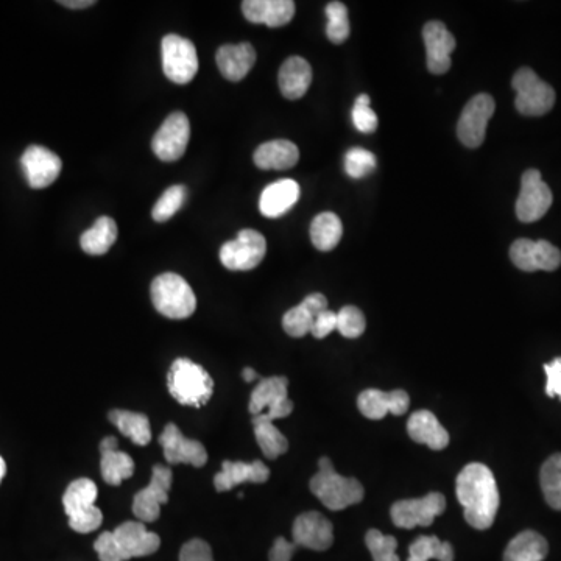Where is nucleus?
<instances>
[{"instance_id":"1","label":"nucleus","mask_w":561,"mask_h":561,"mask_svg":"<svg viewBox=\"0 0 561 561\" xmlns=\"http://www.w3.org/2000/svg\"><path fill=\"white\" fill-rule=\"evenodd\" d=\"M456 493L466 523L477 530H487L493 526L501 498L494 474L487 465H466L457 476Z\"/></svg>"},{"instance_id":"2","label":"nucleus","mask_w":561,"mask_h":561,"mask_svg":"<svg viewBox=\"0 0 561 561\" xmlns=\"http://www.w3.org/2000/svg\"><path fill=\"white\" fill-rule=\"evenodd\" d=\"M312 494L332 512L364 501L365 490L354 477H343L336 473L331 460L322 457L318 462V473L309 482Z\"/></svg>"},{"instance_id":"3","label":"nucleus","mask_w":561,"mask_h":561,"mask_svg":"<svg viewBox=\"0 0 561 561\" xmlns=\"http://www.w3.org/2000/svg\"><path fill=\"white\" fill-rule=\"evenodd\" d=\"M167 387L172 398L183 406L202 407L211 399L214 381L202 365L180 357L170 367Z\"/></svg>"},{"instance_id":"4","label":"nucleus","mask_w":561,"mask_h":561,"mask_svg":"<svg viewBox=\"0 0 561 561\" xmlns=\"http://www.w3.org/2000/svg\"><path fill=\"white\" fill-rule=\"evenodd\" d=\"M152 301L156 311L172 320L189 318L197 307L194 290L177 273H163L153 279Z\"/></svg>"},{"instance_id":"5","label":"nucleus","mask_w":561,"mask_h":561,"mask_svg":"<svg viewBox=\"0 0 561 561\" xmlns=\"http://www.w3.org/2000/svg\"><path fill=\"white\" fill-rule=\"evenodd\" d=\"M289 381L284 376H272L261 379L251 393L250 410L253 418L264 421L281 420L293 412V403L289 399Z\"/></svg>"},{"instance_id":"6","label":"nucleus","mask_w":561,"mask_h":561,"mask_svg":"<svg viewBox=\"0 0 561 561\" xmlns=\"http://www.w3.org/2000/svg\"><path fill=\"white\" fill-rule=\"evenodd\" d=\"M516 110L523 116H544L554 108L555 91L530 68H521L512 80Z\"/></svg>"},{"instance_id":"7","label":"nucleus","mask_w":561,"mask_h":561,"mask_svg":"<svg viewBox=\"0 0 561 561\" xmlns=\"http://www.w3.org/2000/svg\"><path fill=\"white\" fill-rule=\"evenodd\" d=\"M163 69L170 82L187 85L198 72L197 49L189 39L180 35L164 36L161 43Z\"/></svg>"},{"instance_id":"8","label":"nucleus","mask_w":561,"mask_h":561,"mask_svg":"<svg viewBox=\"0 0 561 561\" xmlns=\"http://www.w3.org/2000/svg\"><path fill=\"white\" fill-rule=\"evenodd\" d=\"M267 242L259 231L242 230L239 236L220 248V262L233 272H248L264 261Z\"/></svg>"},{"instance_id":"9","label":"nucleus","mask_w":561,"mask_h":561,"mask_svg":"<svg viewBox=\"0 0 561 561\" xmlns=\"http://www.w3.org/2000/svg\"><path fill=\"white\" fill-rule=\"evenodd\" d=\"M554 202L551 187L541 177L540 170L529 169L521 178V191L516 200V216L521 222L532 223L543 219Z\"/></svg>"},{"instance_id":"10","label":"nucleus","mask_w":561,"mask_h":561,"mask_svg":"<svg viewBox=\"0 0 561 561\" xmlns=\"http://www.w3.org/2000/svg\"><path fill=\"white\" fill-rule=\"evenodd\" d=\"M446 510V499L442 493H429L420 499H403L390 509L393 524L399 529L429 527L437 516Z\"/></svg>"},{"instance_id":"11","label":"nucleus","mask_w":561,"mask_h":561,"mask_svg":"<svg viewBox=\"0 0 561 561\" xmlns=\"http://www.w3.org/2000/svg\"><path fill=\"white\" fill-rule=\"evenodd\" d=\"M494 110H496V103L490 94H477L466 103L457 124V136L465 147L477 149L482 145Z\"/></svg>"},{"instance_id":"12","label":"nucleus","mask_w":561,"mask_h":561,"mask_svg":"<svg viewBox=\"0 0 561 561\" xmlns=\"http://www.w3.org/2000/svg\"><path fill=\"white\" fill-rule=\"evenodd\" d=\"M510 259L523 272H555L561 265V251L547 240L518 239L510 247Z\"/></svg>"},{"instance_id":"13","label":"nucleus","mask_w":561,"mask_h":561,"mask_svg":"<svg viewBox=\"0 0 561 561\" xmlns=\"http://www.w3.org/2000/svg\"><path fill=\"white\" fill-rule=\"evenodd\" d=\"M172 480V470L167 466L156 465L153 468L150 484L138 491L133 499V513L136 518L141 519V523H153L159 518L161 505L169 501Z\"/></svg>"},{"instance_id":"14","label":"nucleus","mask_w":561,"mask_h":561,"mask_svg":"<svg viewBox=\"0 0 561 561\" xmlns=\"http://www.w3.org/2000/svg\"><path fill=\"white\" fill-rule=\"evenodd\" d=\"M191 138V124L186 114L177 111L170 114L164 124L156 131L152 149L161 161L172 163L178 161L186 152Z\"/></svg>"},{"instance_id":"15","label":"nucleus","mask_w":561,"mask_h":561,"mask_svg":"<svg viewBox=\"0 0 561 561\" xmlns=\"http://www.w3.org/2000/svg\"><path fill=\"white\" fill-rule=\"evenodd\" d=\"M114 546L120 561L155 554L161 546L158 535L145 529L144 523L127 521L113 532Z\"/></svg>"},{"instance_id":"16","label":"nucleus","mask_w":561,"mask_h":561,"mask_svg":"<svg viewBox=\"0 0 561 561\" xmlns=\"http://www.w3.org/2000/svg\"><path fill=\"white\" fill-rule=\"evenodd\" d=\"M159 445L163 446L164 457L170 465H186L202 468L208 462L205 446L197 440L184 437L177 424L169 423L159 437Z\"/></svg>"},{"instance_id":"17","label":"nucleus","mask_w":561,"mask_h":561,"mask_svg":"<svg viewBox=\"0 0 561 561\" xmlns=\"http://www.w3.org/2000/svg\"><path fill=\"white\" fill-rule=\"evenodd\" d=\"M293 543L311 551H328L334 543V527L322 513L306 512L293 523Z\"/></svg>"},{"instance_id":"18","label":"nucleus","mask_w":561,"mask_h":561,"mask_svg":"<svg viewBox=\"0 0 561 561\" xmlns=\"http://www.w3.org/2000/svg\"><path fill=\"white\" fill-rule=\"evenodd\" d=\"M426 44L427 69L435 75H443L451 69V53L456 49V38L440 21L427 22L423 29Z\"/></svg>"},{"instance_id":"19","label":"nucleus","mask_w":561,"mask_h":561,"mask_svg":"<svg viewBox=\"0 0 561 561\" xmlns=\"http://www.w3.org/2000/svg\"><path fill=\"white\" fill-rule=\"evenodd\" d=\"M21 164L25 178L33 189H44V187L50 186L60 177L61 167H63L60 156L41 145H30L22 155Z\"/></svg>"},{"instance_id":"20","label":"nucleus","mask_w":561,"mask_h":561,"mask_svg":"<svg viewBox=\"0 0 561 561\" xmlns=\"http://www.w3.org/2000/svg\"><path fill=\"white\" fill-rule=\"evenodd\" d=\"M410 398L404 390L381 392L378 389H368L360 393L357 407L368 420H382L387 413L401 417L409 410Z\"/></svg>"},{"instance_id":"21","label":"nucleus","mask_w":561,"mask_h":561,"mask_svg":"<svg viewBox=\"0 0 561 561\" xmlns=\"http://www.w3.org/2000/svg\"><path fill=\"white\" fill-rule=\"evenodd\" d=\"M270 477L269 466L261 460L255 462H223L222 470L214 476V487L219 493L233 490L237 485L245 484H265Z\"/></svg>"},{"instance_id":"22","label":"nucleus","mask_w":561,"mask_h":561,"mask_svg":"<svg viewBox=\"0 0 561 561\" xmlns=\"http://www.w3.org/2000/svg\"><path fill=\"white\" fill-rule=\"evenodd\" d=\"M245 19L253 24L267 27H283L295 15V2L292 0H245L242 2Z\"/></svg>"},{"instance_id":"23","label":"nucleus","mask_w":561,"mask_h":561,"mask_svg":"<svg viewBox=\"0 0 561 561\" xmlns=\"http://www.w3.org/2000/svg\"><path fill=\"white\" fill-rule=\"evenodd\" d=\"M300 200V184L297 181L279 180L265 187L259 200V211L269 219L284 216Z\"/></svg>"},{"instance_id":"24","label":"nucleus","mask_w":561,"mask_h":561,"mask_svg":"<svg viewBox=\"0 0 561 561\" xmlns=\"http://www.w3.org/2000/svg\"><path fill=\"white\" fill-rule=\"evenodd\" d=\"M217 66L220 74L230 82H240L255 66L256 50L250 43L225 44L217 50Z\"/></svg>"},{"instance_id":"25","label":"nucleus","mask_w":561,"mask_h":561,"mask_svg":"<svg viewBox=\"0 0 561 561\" xmlns=\"http://www.w3.org/2000/svg\"><path fill=\"white\" fill-rule=\"evenodd\" d=\"M328 309V300L322 293L307 295L298 306L292 307L283 317L284 331L290 337L300 339L309 334L314 325L315 317Z\"/></svg>"},{"instance_id":"26","label":"nucleus","mask_w":561,"mask_h":561,"mask_svg":"<svg viewBox=\"0 0 561 561\" xmlns=\"http://www.w3.org/2000/svg\"><path fill=\"white\" fill-rule=\"evenodd\" d=\"M407 434L413 442L442 451L449 445V434L431 410H417L407 421Z\"/></svg>"},{"instance_id":"27","label":"nucleus","mask_w":561,"mask_h":561,"mask_svg":"<svg viewBox=\"0 0 561 561\" xmlns=\"http://www.w3.org/2000/svg\"><path fill=\"white\" fill-rule=\"evenodd\" d=\"M100 454H102L100 471L106 484L117 487L135 473V462L127 452L117 449V438H103L100 443Z\"/></svg>"},{"instance_id":"28","label":"nucleus","mask_w":561,"mask_h":561,"mask_svg":"<svg viewBox=\"0 0 561 561\" xmlns=\"http://www.w3.org/2000/svg\"><path fill=\"white\" fill-rule=\"evenodd\" d=\"M278 83L286 99H301L312 83L311 64L301 57L287 58L279 69Z\"/></svg>"},{"instance_id":"29","label":"nucleus","mask_w":561,"mask_h":561,"mask_svg":"<svg viewBox=\"0 0 561 561\" xmlns=\"http://www.w3.org/2000/svg\"><path fill=\"white\" fill-rule=\"evenodd\" d=\"M253 159L262 170H287L297 166L300 150L293 142L278 139L259 145Z\"/></svg>"},{"instance_id":"30","label":"nucleus","mask_w":561,"mask_h":561,"mask_svg":"<svg viewBox=\"0 0 561 561\" xmlns=\"http://www.w3.org/2000/svg\"><path fill=\"white\" fill-rule=\"evenodd\" d=\"M549 544L540 533L526 530L516 535L504 552V561H543Z\"/></svg>"},{"instance_id":"31","label":"nucleus","mask_w":561,"mask_h":561,"mask_svg":"<svg viewBox=\"0 0 561 561\" xmlns=\"http://www.w3.org/2000/svg\"><path fill=\"white\" fill-rule=\"evenodd\" d=\"M111 423L119 429L125 437L138 446L149 445L152 440V427L149 418L144 413L130 412V410H111Z\"/></svg>"},{"instance_id":"32","label":"nucleus","mask_w":561,"mask_h":561,"mask_svg":"<svg viewBox=\"0 0 561 561\" xmlns=\"http://www.w3.org/2000/svg\"><path fill=\"white\" fill-rule=\"evenodd\" d=\"M117 239V225L111 217H99L96 223L82 234L80 245L91 256L105 255Z\"/></svg>"},{"instance_id":"33","label":"nucleus","mask_w":561,"mask_h":561,"mask_svg":"<svg viewBox=\"0 0 561 561\" xmlns=\"http://www.w3.org/2000/svg\"><path fill=\"white\" fill-rule=\"evenodd\" d=\"M342 234V220L334 212H322L312 222L311 239L317 250H334L339 245Z\"/></svg>"},{"instance_id":"34","label":"nucleus","mask_w":561,"mask_h":561,"mask_svg":"<svg viewBox=\"0 0 561 561\" xmlns=\"http://www.w3.org/2000/svg\"><path fill=\"white\" fill-rule=\"evenodd\" d=\"M97 485L91 479H77L69 485L63 496L64 512L72 516L85 512L96 505Z\"/></svg>"},{"instance_id":"35","label":"nucleus","mask_w":561,"mask_h":561,"mask_svg":"<svg viewBox=\"0 0 561 561\" xmlns=\"http://www.w3.org/2000/svg\"><path fill=\"white\" fill-rule=\"evenodd\" d=\"M251 423H253V427H255L256 442H258L259 448L264 452V456L267 457V459H278L279 456H283V454L289 451L287 438L279 432L278 427L275 426L273 421L253 418Z\"/></svg>"},{"instance_id":"36","label":"nucleus","mask_w":561,"mask_h":561,"mask_svg":"<svg viewBox=\"0 0 561 561\" xmlns=\"http://www.w3.org/2000/svg\"><path fill=\"white\" fill-rule=\"evenodd\" d=\"M454 561V547L438 537H418L409 547L407 561Z\"/></svg>"},{"instance_id":"37","label":"nucleus","mask_w":561,"mask_h":561,"mask_svg":"<svg viewBox=\"0 0 561 561\" xmlns=\"http://www.w3.org/2000/svg\"><path fill=\"white\" fill-rule=\"evenodd\" d=\"M541 490L549 507L561 512V454H554L541 466Z\"/></svg>"},{"instance_id":"38","label":"nucleus","mask_w":561,"mask_h":561,"mask_svg":"<svg viewBox=\"0 0 561 561\" xmlns=\"http://www.w3.org/2000/svg\"><path fill=\"white\" fill-rule=\"evenodd\" d=\"M328 25H326V36L334 44H343L350 38L351 27L348 19V8L342 2H331L326 7Z\"/></svg>"},{"instance_id":"39","label":"nucleus","mask_w":561,"mask_h":561,"mask_svg":"<svg viewBox=\"0 0 561 561\" xmlns=\"http://www.w3.org/2000/svg\"><path fill=\"white\" fill-rule=\"evenodd\" d=\"M186 187L181 184L169 187L161 197H159L156 205L153 206L152 217L155 222H167L172 219L186 200Z\"/></svg>"},{"instance_id":"40","label":"nucleus","mask_w":561,"mask_h":561,"mask_svg":"<svg viewBox=\"0 0 561 561\" xmlns=\"http://www.w3.org/2000/svg\"><path fill=\"white\" fill-rule=\"evenodd\" d=\"M365 544H367L373 561H399V557L396 555L398 541L392 535H384L379 530L371 529L365 535Z\"/></svg>"},{"instance_id":"41","label":"nucleus","mask_w":561,"mask_h":561,"mask_svg":"<svg viewBox=\"0 0 561 561\" xmlns=\"http://www.w3.org/2000/svg\"><path fill=\"white\" fill-rule=\"evenodd\" d=\"M367 328L364 312L356 306H345L337 312V331L346 339H357Z\"/></svg>"},{"instance_id":"42","label":"nucleus","mask_w":561,"mask_h":561,"mask_svg":"<svg viewBox=\"0 0 561 561\" xmlns=\"http://www.w3.org/2000/svg\"><path fill=\"white\" fill-rule=\"evenodd\" d=\"M376 167V156L368 150L354 147L345 156V172L354 180L367 177Z\"/></svg>"},{"instance_id":"43","label":"nucleus","mask_w":561,"mask_h":561,"mask_svg":"<svg viewBox=\"0 0 561 561\" xmlns=\"http://www.w3.org/2000/svg\"><path fill=\"white\" fill-rule=\"evenodd\" d=\"M353 124L362 133H371L378 128V116L371 110L370 97L360 94L353 106Z\"/></svg>"},{"instance_id":"44","label":"nucleus","mask_w":561,"mask_h":561,"mask_svg":"<svg viewBox=\"0 0 561 561\" xmlns=\"http://www.w3.org/2000/svg\"><path fill=\"white\" fill-rule=\"evenodd\" d=\"M102 521V512H100L99 507L94 505L92 509L69 516V527L77 533H91L102 526Z\"/></svg>"},{"instance_id":"45","label":"nucleus","mask_w":561,"mask_h":561,"mask_svg":"<svg viewBox=\"0 0 561 561\" xmlns=\"http://www.w3.org/2000/svg\"><path fill=\"white\" fill-rule=\"evenodd\" d=\"M180 561H214L212 549L206 541L191 540L181 547Z\"/></svg>"},{"instance_id":"46","label":"nucleus","mask_w":561,"mask_h":561,"mask_svg":"<svg viewBox=\"0 0 561 561\" xmlns=\"http://www.w3.org/2000/svg\"><path fill=\"white\" fill-rule=\"evenodd\" d=\"M337 329V314L336 312L323 311L315 317L314 325H312L311 334L315 339H325L331 332Z\"/></svg>"},{"instance_id":"47","label":"nucleus","mask_w":561,"mask_h":561,"mask_svg":"<svg viewBox=\"0 0 561 561\" xmlns=\"http://www.w3.org/2000/svg\"><path fill=\"white\" fill-rule=\"evenodd\" d=\"M546 371V393L549 398L561 399V357L552 360L549 364L544 365Z\"/></svg>"},{"instance_id":"48","label":"nucleus","mask_w":561,"mask_h":561,"mask_svg":"<svg viewBox=\"0 0 561 561\" xmlns=\"http://www.w3.org/2000/svg\"><path fill=\"white\" fill-rule=\"evenodd\" d=\"M100 561H120L117 555L116 546H114L113 532H103L94 544Z\"/></svg>"},{"instance_id":"49","label":"nucleus","mask_w":561,"mask_h":561,"mask_svg":"<svg viewBox=\"0 0 561 561\" xmlns=\"http://www.w3.org/2000/svg\"><path fill=\"white\" fill-rule=\"evenodd\" d=\"M297 544L290 543L286 538L279 537L276 538L275 543H273L272 549H270L269 560L270 561H290L292 560L293 554L297 551Z\"/></svg>"},{"instance_id":"50","label":"nucleus","mask_w":561,"mask_h":561,"mask_svg":"<svg viewBox=\"0 0 561 561\" xmlns=\"http://www.w3.org/2000/svg\"><path fill=\"white\" fill-rule=\"evenodd\" d=\"M60 4L63 7L72 8V10H82V8L91 7L96 2L94 0H61Z\"/></svg>"},{"instance_id":"51","label":"nucleus","mask_w":561,"mask_h":561,"mask_svg":"<svg viewBox=\"0 0 561 561\" xmlns=\"http://www.w3.org/2000/svg\"><path fill=\"white\" fill-rule=\"evenodd\" d=\"M242 378H244L245 382H253L258 378V374H256L253 368H245V370L242 371Z\"/></svg>"},{"instance_id":"52","label":"nucleus","mask_w":561,"mask_h":561,"mask_svg":"<svg viewBox=\"0 0 561 561\" xmlns=\"http://www.w3.org/2000/svg\"><path fill=\"white\" fill-rule=\"evenodd\" d=\"M5 473H7V465H5V460L0 457V482L4 479Z\"/></svg>"}]
</instances>
